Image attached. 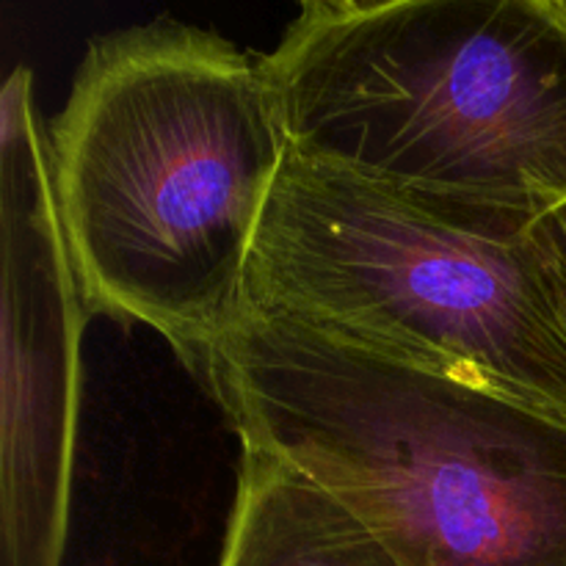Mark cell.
Wrapping results in <instances>:
<instances>
[{"instance_id": "3957f363", "label": "cell", "mask_w": 566, "mask_h": 566, "mask_svg": "<svg viewBox=\"0 0 566 566\" xmlns=\"http://www.w3.org/2000/svg\"><path fill=\"white\" fill-rule=\"evenodd\" d=\"M260 61L291 153L459 202H566V0H313Z\"/></svg>"}, {"instance_id": "52a82bcc", "label": "cell", "mask_w": 566, "mask_h": 566, "mask_svg": "<svg viewBox=\"0 0 566 566\" xmlns=\"http://www.w3.org/2000/svg\"><path fill=\"white\" fill-rule=\"evenodd\" d=\"M531 241L539 254L553 304H556V313L566 332V202L536 216L534 227H531Z\"/></svg>"}, {"instance_id": "8992f818", "label": "cell", "mask_w": 566, "mask_h": 566, "mask_svg": "<svg viewBox=\"0 0 566 566\" xmlns=\"http://www.w3.org/2000/svg\"><path fill=\"white\" fill-rule=\"evenodd\" d=\"M219 566H401L335 495L285 459L243 448Z\"/></svg>"}, {"instance_id": "6da1fadb", "label": "cell", "mask_w": 566, "mask_h": 566, "mask_svg": "<svg viewBox=\"0 0 566 566\" xmlns=\"http://www.w3.org/2000/svg\"><path fill=\"white\" fill-rule=\"evenodd\" d=\"M48 153L88 313L149 326L202 379L287 158L263 61L182 22L94 39Z\"/></svg>"}, {"instance_id": "277c9868", "label": "cell", "mask_w": 566, "mask_h": 566, "mask_svg": "<svg viewBox=\"0 0 566 566\" xmlns=\"http://www.w3.org/2000/svg\"><path fill=\"white\" fill-rule=\"evenodd\" d=\"M536 216L365 180L287 149L241 313L566 418V332L531 241Z\"/></svg>"}, {"instance_id": "7a4b0ae2", "label": "cell", "mask_w": 566, "mask_h": 566, "mask_svg": "<svg viewBox=\"0 0 566 566\" xmlns=\"http://www.w3.org/2000/svg\"><path fill=\"white\" fill-rule=\"evenodd\" d=\"M202 381L243 448L296 464L401 566H566V418L241 313Z\"/></svg>"}, {"instance_id": "5b68a950", "label": "cell", "mask_w": 566, "mask_h": 566, "mask_svg": "<svg viewBox=\"0 0 566 566\" xmlns=\"http://www.w3.org/2000/svg\"><path fill=\"white\" fill-rule=\"evenodd\" d=\"M14 66L0 94L3 415L0 566H61L88 321L50 175L48 133Z\"/></svg>"}]
</instances>
